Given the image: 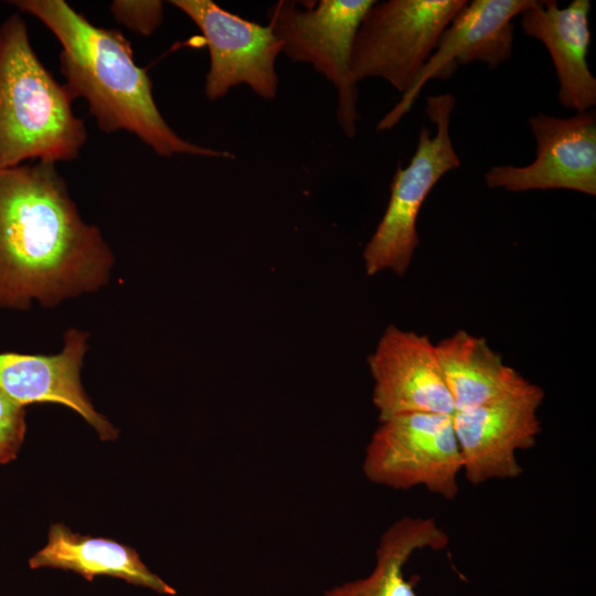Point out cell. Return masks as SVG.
<instances>
[{"label":"cell","mask_w":596,"mask_h":596,"mask_svg":"<svg viewBox=\"0 0 596 596\" xmlns=\"http://www.w3.org/2000/svg\"><path fill=\"white\" fill-rule=\"evenodd\" d=\"M73 96L36 55L19 13L0 25V169L76 159L87 141Z\"/></svg>","instance_id":"3"},{"label":"cell","mask_w":596,"mask_h":596,"mask_svg":"<svg viewBox=\"0 0 596 596\" xmlns=\"http://www.w3.org/2000/svg\"><path fill=\"white\" fill-rule=\"evenodd\" d=\"M544 390L529 382L521 390L453 415L462 473L473 486L522 475L519 450L535 446L541 433L539 408Z\"/></svg>","instance_id":"9"},{"label":"cell","mask_w":596,"mask_h":596,"mask_svg":"<svg viewBox=\"0 0 596 596\" xmlns=\"http://www.w3.org/2000/svg\"><path fill=\"white\" fill-rule=\"evenodd\" d=\"M29 565L73 571L88 582L106 575L160 594H175L173 587L146 566L135 549L114 540L74 533L62 523L51 525L47 544L30 558Z\"/></svg>","instance_id":"16"},{"label":"cell","mask_w":596,"mask_h":596,"mask_svg":"<svg viewBox=\"0 0 596 596\" xmlns=\"http://www.w3.org/2000/svg\"><path fill=\"white\" fill-rule=\"evenodd\" d=\"M109 10L119 24L140 35H151L163 21L160 0H114Z\"/></svg>","instance_id":"18"},{"label":"cell","mask_w":596,"mask_h":596,"mask_svg":"<svg viewBox=\"0 0 596 596\" xmlns=\"http://www.w3.org/2000/svg\"><path fill=\"white\" fill-rule=\"evenodd\" d=\"M588 0H573L560 8L555 0H535L522 12L524 33L541 41L553 61L558 81V103L585 113L596 105V78L587 64L590 43Z\"/></svg>","instance_id":"14"},{"label":"cell","mask_w":596,"mask_h":596,"mask_svg":"<svg viewBox=\"0 0 596 596\" xmlns=\"http://www.w3.org/2000/svg\"><path fill=\"white\" fill-rule=\"evenodd\" d=\"M203 34L210 67L204 93L214 102L231 88L247 85L265 99H274L278 88L275 64L281 44L268 25L244 19L212 0H171Z\"/></svg>","instance_id":"8"},{"label":"cell","mask_w":596,"mask_h":596,"mask_svg":"<svg viewBox=\"0 0 596 596\" xmlns=\"http://www.w3.org/2000/svg\"><path fill=\"white\" fill-rule=\"evenodd\" d=\"M368 365L379 423L412 412L454 415L436 345L428 336L390 324L368 356Z\"/></svg>","instance_id":"12"},{"label":"cell","mask_w":596,"mask_h":596,"mask_svg":"<svg viewBox=\"0 0 596 596\" xmlns=\"http://www.w3.org/2000/svg\"><path fill=\"white\" fill-rule=\"evenodd\" d=\"M362 470L379 486L395 490L424 487L453 500L462 472L453 415L412 412L380 422L365 448Z\"/></svg>","instance_id":"7"},{"label":"cell","mask_w":596,"mask_h":596,"mask_svg":"<svg viewBox=\"0 0 596 596\" xmlns=\"http://www.w3.org/2000/svg\"><path fill=\"white\" fill-rule=\"evenodd\" d=\"M467 0L375 1L353 42L354 82L379 77L406 94L437 42Z\"/></svg>","instance_id":"6"},{"label":"cell","mask_w":596,"mask_h":596,"mask_svg":"<svg viewBox=\"0 0 596 596\" xmlns=\"http://www.w3.org/2000/svg\"><path fill=\"white\" fill-rule=\"evenodd\" d=\"M455 103L450 93L427 97L426 111L436 131L433 135L422 127L409 163L396 169L384 215L363 249L368 276L383 270L398 276L407 272L419 243L416 222L421 207L439 179L460 166L449 134Z\"/></svg>","instance_id":"4"},{"label":"cell","mask_w":596,"mask_h":596,"mask_svg":"<svg viewBox=\"0 0 596 596\" xmlns=\"http://www.w3.org/2000/svg\"><path fill=\"white\" fill-rule=\"evenodd\" d=\"M113 254L55 163L0 169V306H55L104 285Z\"/></svg>","instance_id":"1"},{"label":"cell","mask_w":596,"mask_h":596,"mask_svg":"<svg viewBox=\"0 0 596 596\" xmlns=\"http://www.w3.org/2000/svg\"><path fill=\"white\" fill-rule=\"evenodd\" d=\"M374 0H319L298 6L279 0L267 11L268 26L294 62L308 63L338 94L337 120L348 138L360 118L358 87L351 73V54L358 28Z\"/></svg>","instance_id":"5"},{"label":"cell","mask_w":596,"mask_h":596,"mask_svg":"<svg viewBox=\"0 0 596 596\" xmlns=\"http://www.w3.org/2000/svg\"><path fill=\"white\" fill-rule=\"evenodd\" d=\"M87 336L75 329L67 331L62 351L53 355L0 353V392L22 407L43 402L65 405L103 440H113L118 430L94 408L79 379Z\"/></svg>","instance_id":"13"},{"label":"cell","mask_w":596,"mask_h":596,"mask_svg":"<svg viewBox=\"0 0 596 596\" xmlns=\"http://www.w3.org/2000/svg\"><path fill=\"white\" fill-rule=\"evenodd\" d=\"M40 20L61 44L60 65L74 99L84 98L98 128L135 135L158 156L235 158L225 150L180 137L161 115L147 71L136 64L130 42L116 29L94 25L63 0H14Z\"/></svg>","instance_id":"2"},{"label":"cell","mask_w":596,"mask_h":596,"mask_svg":"<svg viewBox=\"0 0 596 596\" xmlns=\"http://www.w3.org/2000/svg\"><path fill=\"white\" fill-rule=\"evenodd\" d=\"M435 345L455 412L499 400L530 382L482 337L457 330Z\"/></svg>","instance_id":"15"},{"label":"cell","mask_w":596,"mask_h":596,"mask_svg":"<svg viewBox=\"0 0 596 596\" xmlns=\"http://www.w3.org/2000/svg\"><path fill=\"white\" fill-rule=\"evenodd\" d=\"M25 430L24 407L0 392V466L17 458Z\"/></svg>","instance_id":"19"},{"label":"cell","mask_w":596,"mask_h":596,"mask_svg":"<svg viewBox=\"0 0 596 596\" xmlns=\"http://www.w3.org/2000/svg\"><path fill=\"white\" fill-rule=\"evenodd\" d=\"M535 0H473L467 2L441 33L437 45L412 88L377 124V130L394 127L409 111L424 85L447 78L458 65L475 61L496 68L509 60L513 47L512 19Z\"/></svg>","instance_id":"11"},{"label":"cell","mask_w":596,"mask_h":596,"mask_svg":"<svg viewBox=\"0 0 596 596\" xmlns=\"http://www.w3.org/2000/svg\"><path fill=\"white\" fill-rule=\"evenodd\" d=\"M528 123L536 141L534 161L493 166L485 173L486 184L511 192L562 189L595 195V110L568 118L538 114Z\"/></svg>","instance_id":"10"},{"label":"cell","mask_w":596,"mask_h":596,"mask_svg":"<svg viewBox=\"0 0 596 596\" xmlns=\"http://www.w3.org/2000/svg\"><path fill=\"white\" fill-rule=\"evenodd\" d=\"M448 544L447 532L433 518L403 517L380 536L371 573L336 585L323 596H417L414 582L405 577L406 564L416 551H440Z\"/></svg>","instance_id":"17"}]
</instances>
